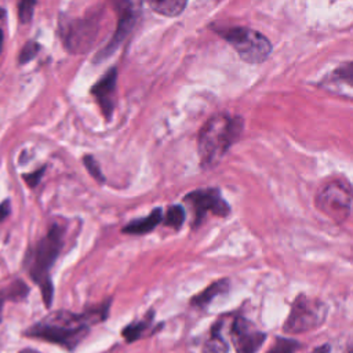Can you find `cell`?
<instances>
[{"label": "cell", "instance_id": "52a82bcc", "mask_svg": "<svg viewBox=\"0 0 353 353\" xmlns=\"http://www.w3.org/2000/svg\"><path fill=\"white\" fill-rule=\"evenodd\" d=\"M317 208L332 221L341 223L347 219L352 208V189L345 179H334L324 185L316 196Z\"/></svg>", "mask_w": 353, "mask_h": 353}, {"label": "cell", "instance_id": "7c38bea8", "mask_svg": "<svg viewBox=\"0 0 353 353\" xmlns=\"http://www.w3.org/2000/svg\"><path fill=\"white\" fill-rule=\"evenodd\" d=\"M352 77H353V66L352 62L343 63L339 68H336L335 70H332L328 76H325V79L321 81V85L330 91L338 90L345 87V90H347V92L350 94L352 90Z\"/></svg>", "mask_w": 353, "mask_h": 353}, {"label": "cell", "instance_id": "f1b7e54d", "mask_svg": "<svg viewBox=\"0 0 353 353\" xmlns=\"http://www.w3.org/2000/svg\"><path fill=\"white\" fill-rule=\"evenodd\" d=\"M6 15V11H4V8H0V18H3Z\"/></svg>", "mask_w": 353, "mask_h": 353}, {"label": "cell", "instance_id": "7402d4cb", "mask_svg": "<svg viewBox=\"0 0 353 353\" xmlns=\"http://www.w3.org/2000/svg\"><path fill=\"white\" fill-rule=\"evenodd\" d=\"M83 161H84V165L87 168V171L90 172V175L99 183H103L105 182V176L99 168V164L97 163V160L91 156V154H85L83 157Z\"/></svg>", "mask_w": 353, "mask_h": 353}, {"label": "cell", "instance_id": "8992f818", "mask_svg": "<svg viewBox=\"0 0 353 353\" xmlns=\"http://www.w3.org/2000/svg\"><path fill=\"white\" fill-rule=\"evenodd\" d=\"M99 17L101 12L97 11L84 18L59 21V36L69 52L83 54L92 47L99 30Z\"/></svg>", "mask_w": 353, "mask_h": 353}, {"label": "cell", "instance_id": "4316f807", "mask_svg": "<svg viewBox=\"0 0 353 353\" xmlns=\"http://www.w3.org/2000/svg\"><path fill=\"white\" fill-rule=\"evenodd\" d=\"M18 353H40V352H37V350H34V349L26 347V349H22L21 352H18Z\"/></svg>", "mask_w": 353, "mask_h": 353}, {"label": "cell", "instance_id": "d6986e66", "mask_svg": "<svg viewBox=\"0 0 353 353\" xmlns=\"http://www.w3.org/2000/svg\"><path fill=\"white\" fill-rule=\"evenodd\" d=\"M185 218H186V212L182 205H171L165 211V215L163 216L161 222H163V225L178 230L183 225Z\"/></svg>", "mask_w": 353, "mask_h": 353}, {"label": "cell", "instance_id": "277c9868", "mask_svg": "<svg viewBox=\"0 0 353 353\" xmlns=\"http://www.w3.org/2000/svg\"><path fill=\"white\" fill-rule=\"evenodd\" d=\"M218 33L234 48L247 63H261L272 52V43L261 32L247 26H232Z\"/></svg>", "mask_w": 353, "mask_h": 353}, {"label": "cell", "instance_id": "ffe728a7", "mask_svg": "<svg viewBox=\"0 0 353 353\" xmlns=\"http://www.w3.org/2000/svg\"><path fill=\"white\" fill-rule=\"evenodd\" d=\"M301 347V343L291 338L277 336L272 343L268 353H295Z\"/></svg>", "mask_w": 353, "mask_h": 353}, {"label": "cell", "instance_id": "8fae6325", "mask_svg": "<svg viewBox=\"0 0 353 353\" xmlns=\"http://www.w3.org/2000/svg\"><path fill=\"white\" fill-rule=\"evenodd\" d=\"M116 81H117V69L112 68L91 88V94L95 97L97 103L99 105L101 112L106 120L112 119V114L114 110Z\"/></svg>", "mask_w": 353, "mask_h": 353}, {"label": "cell", "instance_id": "5bb4252c", "mask_svg": "<svg viewBox=\"0 0 353 353\" xmlns=\"http://www.w3.org/2000/svg\"><path fill=\"white\" fill-rule=\"evenodd\" d=\"M229 290V280L228 279H222V280H218L212 284H210L205 290H203L201 292H199L197 295H194L190 301V303L196 307H200V309H204L207 307L216 296L225 294L226 291Z\"/></svg>", "mask_w": 353, "mask_h": 353}, {"label": "cell", "instance_id": "cb8c5ba5", "mask_svg": "<svg viewBox=\"0 0 353 353\" xmlns=\"http://www.w3.org/2000/svg\"><path fill=\"white\" fill-rule=\"evenodd\" d=\"M44 171H46V167H41V168H39V170H36V171H33V172H30V174H23V179H25V182H26L30 188H34V186H37V183L40 182V179H41Z\"/></svg>", "mask_w": 353, "mask_h": 353}, {"label": "cell", "instance_id": "7a4b0ae2", "mask_svg": "<svg viewBox=\"0 0 353 353\" xmlns=\"http://www.w3.org/2000/svg\"><path fill=\"white\" fill-rule=\"evenodd\" d=\"M243 127L244 121L239 116L216 113L210 117L197 135V153L201 167H215L237 141Z\"/></svg>", "mask_w": 353, "mask_h": 353}, {"label": "cell", "instance_id": "603a6c76", "mask_svg": "<svg viewBox=\"0 0 353 353\" xmlns=\"http://www.w3.org/2000/svg\"><path fill=\"white\" fill-rule=\"evenodd\" d=\"M36 1H21L18 3V18L21 23H29L33 17Z\"/></svg>", "mask_w": 353, "mask_h": 353}, {"label": "cell", "instance_id": "9c48e42d", "mask_svg": "<svg viewBox=\"0 0 353 353\" xmlns=\"http://www.w3.org/2000/svg\"><path fill=\"white\" fill-rule=\"evenodd\" d=\"M141 7H142L141 1H119V3H116L117 15H119L116 32H114L113 37L110 39V41L108 43V46L97 54L95 62L103 61L113 51H116L119 48V46L123 43V40L128 36V33L134 29L135 23L138 22V19L141 17Z\"/></svg>", "mask_w": 353, "mask_h": 353}, {"label": "cell", "instance_id": "ac0fdd59", "mask_svg": "<svg viewBox=\"0 0 353 353\" xmlns=\"http://www.w3.org/2000/svg\"><path fill=\"white\" fill-rule=\"evenodd\" d=\"M185 0H165V1H150L149 6L157 14L164 17H176L186 7Z\"/></svg>", "mask_w": 353, "mask_h": 353}, {"label": "cell", "instance_id": "3957f363", "mask_svg": "<svg viewBox=\"0 0 353 353\" xmlns=\"http://www.w3.org/2000/svg\"><path fill=\"white\" fill-rule=\"evenodd\" d=\"M65 228L59 223H52L36 245L26 255V269L30 279L40 287L41 298L46 307H50L54 296V285L50 277V270L59 256L65 244Z\"/></svg>", "mask_w": 353, "mask_h": 353}, {"label": "cell", "instance_id": "d4e9b609", "mask_svg": "<svg viewBox=\"0 0 353 353\" xmlns=\"http://www.w3.org/2000/svg\"><path fill=\"white\" fill-rule=\"evenodd\" d=\"M10 211H11L10 200H4V201L0 204V222H3V221L10 215Z\"/></svg>", "mask_w": 353, "mask_h": 353}, {"label": "cell", "instance_id": "9a60e30c", "mask_svg": "<svg viewBox=\"0 0 353 353\" xmlns=\"http://www.w3.org/2000/svg\"><path fill=\"white\" fill-rule=\"evenodd\" d=\"M29 287L22 280H14L0 290V323L3 320V306L7 301H22L28 296Z\"/></svg>", "mask_w": 353, "mask_h": 353}, {"label": "cell", "instance_id": "484cf974", "mask_svg": "<svg viewBox=\"0 0 353 353\" xmlns=\"http://www.w3.org/2000/svg\"><path fill=\"white\" fill-rule=\"evenodd\" d=\"M330 352V346L328 345H323V346H319L313 350V353H328Z\"/></svg>", "mask_w": 353, "mask_h": 353}, {"label": "cell", "instance_id": "6da1fadb", "mask_svg": "<svg viewBox=\"0 0 353 353\" xmlns=\"http://www.w3.org/2000/svg\"><path fill=\"white\" fill-rule=\"evenodd\" d=\"M110 301L81 313L55 310L23 331V335L33 339L55 343L69 352L74 350L90 334L91 328L106 320Z\"/></svg>", "mask_w": 353, "mask_h": 353}, {"label": "cell", "instance_id": "e0dca14e", "mask_svg": "<svg viewBox=\"0 0 353 353\" xmlns=\"http://www.w3.org/2000/svg\"><path fill=\"white\" fill-rule=\"evenodd\" d=\"M229 347L222 335V324L218 320L211 328V336L204 346V353H228Z\"/></svg>", "mask_w": 353, "mask_h": 353}, {"label": "cell", "instance_id": "83f0119b", "mask_svg": "<svg viewBox=\"0 0 353 353\" xmlns=\"http://www.w3.org/2000/svg\"><path fill=\"white\" fill-rule=\"evenodd\" d=\"M3 40H4V34H3V30L0 29V52H1V48H3Z\"/></svg>", "mask_w": 353, "mask_h": 353}, {"label": "cell", "instance_id": "2e32d148", "mask_svg": "<svg viewBox=\"0 0 353 353\" xmlns=\"http://www.w3.org/2000/svg\"><path fill=\"white\" fill-rule=\"evenodd\" d=\"M152 321H153V310L148 312L146 316L142 320H138V321H134V323L128 324L123 330V336L125 338L127 342H134V341L142 338L145 331L152 325Z\"/></svg>", "mask_w": 353, "mask_h": 353}, {"label": "cell", "instance_id": "30bf717a", "mask_svg": "<svg viewBox=\"0 0 353 353\" xmlns=\"http://www.w3.org/2000/svg\"><path fill=\"white\" fill-rule=\"evenodd\" d=\"M229 325V338L236 353H256L266 339V334L244 316H233Z\"/></svg>", "mask_w": 353, "mask_h": 353}, {"label": "cell", "instance_id": "ba28073f", "mask_svg": "<svg viewBox=\"0 0 353 353\" xmlns=\"http://www.w3.org/2000/svg\"><path fill=\"white\" fill-rule=\"evenodd\" d=\"M183 201L193 210V226L200 225L207 214H212L215 216H228L230 214L229 204L215 188L196 189L188 193L183 197Z\"/></svg>", "mask_w": 353, "mask_h": 353}, {"label": "cell", "instance_id": "44dd1931", "mask_svg": "<svg viewBox=\"0 0 353 353\" xmlns=\"http://www.w3.org/2000/svg\"><path fill=\"white\" fill-rule=\"evenodd\" d=\"M40 51V44L36 43V41H28L25 43V46L21 48L19 51V55H18V63L19 65H23V63H28L30 62L36 55L37 52Z\"/></svg>", "mask_w": 353, "mask_h": 353}, {"label": "cell", "instance_id": "4fadbf2b", "mask_svg": "<svg viewBox=\"0 0 353 353\" xmlns=\"http://www.w3.org/2000/svg\"><path fill=\"white\" fill-rule=\"evenodd\" d=\"M163 221V211L161 208H154L148 216L134 219L130 223H127L121 232L125 234H143L153 230L159 223Z\"/></svg>", "mask_w": 353, "mask_h": 353}, {"label": "cell", "instance_id": "5b68a950", "mask_svg": "<svg viewBox=\"0 0 353 353\" xmlns=\"http://www.w3.org/2000/svg\"><path fill=\"white\" fill-rule=\"evenodd\" d=\"M327 312L328 307L323 301L299 294L291 305V310L284 321L283 331L285 334L295 335L316 330L325 321Z\"/></svg>", "mask_w": 353, "mask_h": 353}]
</instances>
